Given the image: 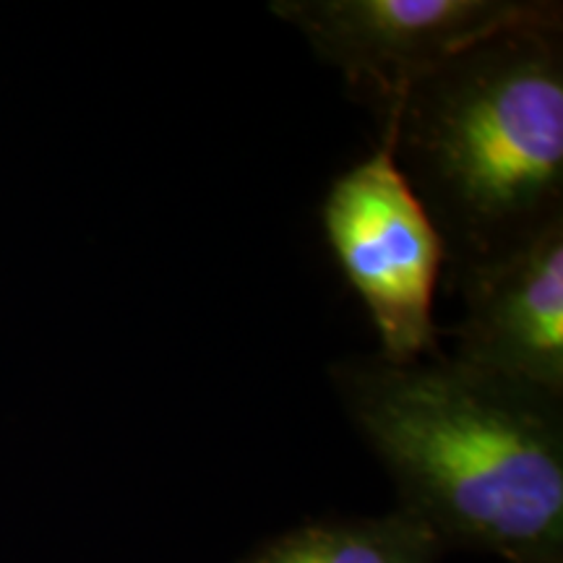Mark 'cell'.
<instances>
[{"mask_svg": "<svg viewBox=\"0 0 563 563\" xmlns=\"http://www.w3.org/2000/svg\"><path fill=\"white\" fill-rule=\"evenodd\" d=\"M321 228L371 316L378 355L410 363L441 352L433 306L446 249L399 167L389 123H382L376 150L332 180Z\"/></svg>", "mask_w": 563, "mask_h": 563, "instance_id": "obj_3", "label": "cell"}, {"mask_svg": "<svg viewBox=\"0 0 563 563\" xmlns=\"http://www.w3.org/2000/svg\"><path fill=\"white\" fill-rule=\"evenodd\" d=\"M446 548L402 509L384 517L332 519L279 534L243 563H439Z\"/></svg>", "mask_w": 563, "mask_h": 563, "instance_id": "obj_6", "label": "cell"}, {"mask_svg": "<svg viewBox=\"0 0 563 563\" xmlns=\"http://www.w3.org/2000/svg\"><path fill=\"white\" fill-rule=\"evenodd\" d=\"M342 410L443 548L563 563V402L452 355L350 357L329 371Z\"/></svg>", "mask_w": 563, "mask_h": 563, "instance_id": "obj_1", "label": "cell"}, {"mask_svg": "<svg viewBox=\"0 0 563 563\" xmlns=\"http://www.w3.org/2000/svg\"><path fill=\"white\" fill-rule=\"evenodd\" d=\"M452 282L454 361L563 402V220Z\"/></svg>", "mask_w": 563, "mask_h": 563, "instance_id": "obj_5", "label": "cell"}, {"mask_svg": "<svg viewBox=\"0 0 563 563\" xmlns=\"http://www.w3.org/2000/svg\"><path fill=\"white\" fill-rule=\"evenodd\" d=\"M563 9L553 0H274L319 58L382 121L420 79L514 26Z\"/></svg>", "mask_w": 563, "mask_h": 563, "instance_id": "obj_4", "label": "cell"}, {"mask_svg": "<svg viewBox=\"0 0 563 563\" xmlns=\"http://www.w3.org/2000/svg\"><path fill=\"white\" fill-rule=\"evenodd\" d=\"M378 123L449 277L563 220V9L456 55Z\"/></svg>", "mask_w": 563, "mask_h": 563, "instance_id": "obj_2", "label": "cell"}]
</instances>
